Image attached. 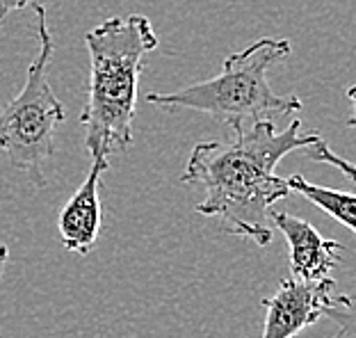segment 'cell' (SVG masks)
Wrapping results in <instances>:
<instances>
[{
  "label": "cell",
  "mask_w": 356,
  "mask_h": 338,
  "mask_svg": "<svg viewBox=\"0 0 356 338\" xmlns=\"http://www.w3.org/2000/svg\"><path fill=\"white\" fill-rule=\"evenodd\" d=\"M299 128V119L283 131H277L270 119H258L249 128L242 126L233 133L236 140L231 144L199 142L181 179L206 190L197 211L217 217L231 236L254 240L261 247L270 245L267 211L274 201L293 192L274 169L288 154L302 151L320 138L318 133H302Z\"/></svg>",
  "instance_id": "6da1fadb"
},
{
  "label": "cell",
  "mask_w": 356,
  "mask_h": 338,
  "mask_svg": "<svg viewBox=\"0 0 356 338\" xmlns=\"http://www.w3.org/2000/svg\"><path fill=\"white\" fill-rule=\"evenodd\" d=\"M89 94L80 124L89 156L108 158L133 142L137 85L144 58L158 48V35L144 14L112 16L85 35Z\"/></svg>",
  "instance_id": "7a4b0ae2"
},
{
  "label": "cell",
  "mask_w": 356,
  "mask_h": 338,
  "mask_svg": "<svg viewBox=\"0 0 356 338\" xmlns=\"http://www.w3.org/2000/svg\"><path fill=\"white\" fill-rule=\"evenodd\" d=\"M293 46L288 39L263 37L224 60L217 76L183 87L174 94H147V103L165 110H197L206 112L231 131H240L245 122H258L265 115H290L302 110L297 94L281 96L267 83V71L286 60Z\"/></svg>",
  "instance_id": "3957f363"
},
{
  "label": "cell",
  "mask_w": 356,
  "mask_h": 338,
  "mask_svg": "<svg viewBox=\"0 0 356 338\" xmlns=\"http://www.w3.org/2000/svg\"><path fill=\"white\" fill-rule=\"evenodd\" d=\"M32 10L37 14L39 51L28 69L23 90L0 110V149L12 167L26 172L37 188H44V169L55 154V131L67 119V110L48 83L55 44L46 21V7L42 0H35Z\"/></svg>",
  "instance_id": "277c9868"
},
{
  "label": "cell",
  "mask_w": 356,
  "mask_h": 338,
  "mask_svg": "<svg viewBox=\"0 0 356 338\" xmlns=\"http://www.w3.org/2000/svg\"><path fill=\"white\" fill-rule=\"evenodd\" d=\"M263 309L267 311L263 338H293L322 318L334 320L341 327L338 338H343L354 325V304L338 291L331 277L318 281L283 279L277 293L263 300Z\"/></svg>",
  "instance_id": "5b68a950"
},
{
  "label": "cell",
  "mask_w": 356,
  "mask_h": 338,
  "mask_svg": "<svg viewBox=\"0 0 356 338\" xmlns=\"http://www.w3.org/2000/svg\"><path fill=\"white\" fill-rule=\"evenodd\" d=\"M270 224H274L290 245V277L299 281H318L329 277L341 256H345V247L336 240L320 236V231L302 217H295L281 211H267Z\"/></svg>",
  "instance_id": "8992f818"
},
{
  "label": "cell",
  "mask_w": 356,
  "mask_h": 338,
  "mask_svg": "<svg viewBox=\"0 0 356 338\" xmlns=\"http://www.w3.org/2000/svg\"><path fill=\"white\" fill-rule=\"evenodd\" d=\"M108 158L96 156L92 158V167L85 176L83 185L76 190L58 217V229L62 245L69 252H76L80 256H87L94 249L101 231V174L108 169Z\"/></svg>",
  "instance_id": "52a82bcc"
},
{
  "label": "cell",
  "mask_w": 356,
  "mask_h": 338,
  "mask_svg": "<svg viewBox=\"0 0 356 338\" xmlns=\"http://www.w3.org/2000/svg\"><path fill=\"white\" fill-rule=\"evenodd\" d=\"M288 188L304 195L306 199L322 208L325 213H329L334 220H338L345 229L354 231L356 229V199L352 192H341V190H329L313 185L304 179L302 174H293L290 179H286Z\"/></svg>",
  "instance_id": "ba28073f"
},
{
  "label": "cell",
  "mask_w": 356,
  "mask_h": 338,
  "mask_svg": "<svg viewBox=\"0 0 356 338\" xmlns=\"http://www.w3.org/2000/svg\"><path fill=\"white\" fill-rule=\"evenodd\" d=\"M306 156H309L311 160H320V163H329V165H334V167H338L341 172L347 176V181H354V165L350 163V160H345V158H341V156H336L334 151L329 149V144L322 140V138H318L315 142H311L309 147H304L302 149Z\"/></svg>",
  "instance_id": "9c48e42d"
},
{
  "label": "cell",
  "mask_w": 356,
  "mask_h": 338,
  "mask_svg": "<svg viewBox=\"0 0 356 338\" xmlns=\"http://www.w3.org/2000/svg\"><path fill=\"white\" fill-rule=\"evenodd\" d=\"M32 3H35V0H0V23L10 16V12L23 10V7H28Z\"/></svg>",
  "instance_id": "30bf717a"
},
{
  "label": "cell",
  "mask_w": 356,
  "mask_h": 338,
  "mask_svg": "<svg viewBox=\"0 0 356 338\" xmlns=\"http://www.w3.org/2000/svg\"><path fill=\"white\" fill-rule=\"evenodd\" d=\"M7 259H10V249H7L5 245H0V281H3V272H5Z\"/></svg>",
  "instance_id": "8fae6325"
}]
</instances>
